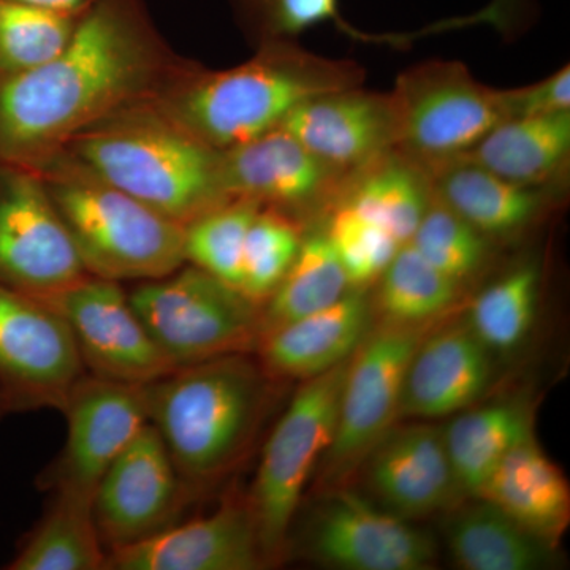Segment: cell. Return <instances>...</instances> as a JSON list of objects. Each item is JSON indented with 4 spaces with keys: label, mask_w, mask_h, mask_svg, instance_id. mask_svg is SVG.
Returning a JSON list of instances; mask_svg holds the SVG:
<instances>
[{
    "label": "cell",
    "mask_w": 570,
    "mask_h": 570,
    "mask_svg": "<svg viewBox=\"0 0 570 570\" xmlns=\"http://www.w3.org/2000/svg\"><path fill=\"white\" fill-rule=\"evenodd\" d=\"M265 564L249 502L227 501L209 515L110 551L107 570H255Z\"/></svg>",
    "instance_id": "obj_16"
},
{
    "label": "cell",
    "mask_w": 570,
    "mask_h": 570,
    "mask_svg": "<svg viewBox=\"0 0 570 570\" xmlns=\"http://www.w3.org/2000/svg\"><path fill=\"white\" fill-rule=\"evenodd\" d=\"M86 275L43 179L0 160V285L41 296Z\"/></svg>",
    "instance_id": "obj_13"
},
{
    "label": "cell",
    "mask_w": 570,
    "mask_h": 570,
    "mask_svg": "<svg viewBox=\"0 0 570 570\" xmlns=\"http://www.w3.org/2000/svg\"><path fill=\"white\" fill-rule=\"evenodd\" d=\"M373 306L362 287L336 303L264 333L255 354L272 379H307L347 362L371 332Z\"/></svg>",
    "instance_id": "obj_21"
},
{
    "label": "cell",
    "mask_w": 570,
    "mask_h": 570,
    "mask_svg": "<svg viewBox=\"0 0 570 570\" xmlns=\"http://www.w3.org/2000/svg\"><path fill=\"white\" fill-rule=\"evenodd\" d=\"M303 235L295 216L262 205L247 230L239 291L264 306L294 264Z\"/></svg>",
    "instance_id": "obj_34"
},
{
    "label": "cell",
    "mask_w": 570,
    "mask_h": 570,
    "mask_svg": "<svg viewBox=\"0 0 570 570\" xmlns=\"http://www.w3.org/2000/svg\"><path fill=\"white\" fill-rule=\"evenodd\" d=\"M261 206L247 198H230L184 225L186 264L239 291L246 235Z\"/></svg>",
    "instance_id": "obj_32"
},
{
    "label": "cell",
    "mask_w": 570,
    "mask_h": 570,
    "mask_svg": "<svg viewBox=\"0 0 570 570\" xmlns=\"http://www.w3.org/2000/svg\"><path fill=\"white\" fill-rule=\"evenodd\" d=\"M343 204L389 232L401 245L411 242L434 198L426 165L393 149L354 171Z\"/></svg>",
    "instance_id": "obj_26"
},
{
    "label": "cell",
    "mask_w": 570,
    "mask_h": 570,
    "mask_svg": "<svg viewBox=\"0 0 570 570\" xmlns=\"http://www.w3.org/2000/svg\"><path fill=\"white\" fill-rule=\"evenodd\" d=\"M306 543L317 561L336 569L426 570L436 561L430 535L352 491H337L325 502Z\"/></svg>",
    "instance_id": "obj_15"
},
{
    "label": "cell",
    "mask_w": 570,
    "mask_h": 570,
    "mask_svg": "<svg viewBox=\"0 0 570 570\" xmlns=\"http://www.w3.org/2000/svg\"><path fill=\"white\" fill-rule=\"evenodd\" d=\"M135 313L175 367L250 354L262 335V306L197 266L129 292Z\"/></svg>",
    "instance_id": "obj_6"
},
{
    "label": "cell",
    "mask_w": 570,
    "mask_h": 570,
    "mask_svg": "<svg viewBox=\"0 0 570 570\" xmlns=\"http://www.w3.org/2000/svg\"><path fill=\"white\" fill-rule=\"evenodd\" d=\"M505 112L508 118L519 116L550 115L570 110V67L568 63L550 77L534 85L504 91Z\"/></svg>",
    "instance_id": "obj_38"
},
{
    "label": "cell",
    "mask_w": 570,
    "mask_h": 570,
    "mask_svg": "<svg viewBox=\"0 0 570 570\" xmlns=\"http://www.w3.org/2000/svg\"><path fill=\"white\" fill-rule=\"evenodd\" d=\"M86 273L102 279H159L186 264L184 225L63 156L37 170Z\"/></svg>",
    "instance_id": "obj_5"
},
{
    "label": "cell",
    "mask_w": 570,
    "mask_h": 570,
    "mask_svg": "<svg viewBox=\"0 0 570 570\" xmlns=\"http://www.w3.org/2000/svg\"><path fill=\"white\" fill-rule=\"evenodd\" d=\"M390 94L397 149L425 165L464 156L508 119L502 89L480 82L463 62L417 63L397 77Z\"/></svg>",
    "instance_id": "obj_8"
},
{
    "label": "cell",
    "mask_w": 570,
    "mask_h": 570,
    "mask_svg": "<svg viewBox=\"0 0 570 570\" xmlns=\"http://www.w3.org/2000/svg\"><path fill=\"white\" fill-rule=\"evenodd\" d=\"M539 294V266H515L480 292L469 309L468 325L490 351H513L530 335Z\"/></svg>",
    "instance_id": "obj_31"
},
{
    "label": "cell",
    "mask_w": 570,
    "mask_h": 570,
    "mask_svg": "<svg viewBox=\"0 0 570 570\" xmlns=\"http://www.w3.org/2000/svg\"><path fill=\"white\" fill-rule=\"evenodd\" d=\"M219 153L220 183L228 198H247L291 216L316 205L346 175L283 127Z\"/></svg>",
    "instance_id": "obj_18"
},
{
    "label": "cell",
    "mask_w": 570,
    "mask_h": 570,
    "mask_svg": "<svg viewBox=\"0 0 570 570\" xmlns=\"http://www.w3.org/2000/svg\"><path fill=\"white\" fill-rule=\"evenodd\" d=\"M490 352L468 324L425 335L407 366L400 414L434 420L474 406L493 379Z\"/></svg>",
    "instance_id": "obj_20"
},
{
    "label": "cell",
    "mask_w": 570,
    "mask_h": 570,
    "mask_svg": "<svg viewBox=\"0 0 570 570\" xmlns=\"http://www.w3.org/2000/svg\"><path fill=\"white\" fill-rule=\"evenodd\" d=\"M365 461L371 494L381 508L403 519L449 509L461 498L444 434L436 426L390 430Z\"/></svg>",
    "instance_id": "obj_19"
},
{
    "label": "cell",
    "mask_w": 570,
    "mask_h": 570,
    "mask_svg": "<svg viewBox=\"0 0 570 570\" xmlns=\"http://www.w3.org/2000/svg\"><path fill=\"white\" fill-rule=\"evenodd\" d=\"M181 61L141 0H96L48 61L0 71V160L39 170L81 130L151 99Z\"/></svg>",
    "instance_id": "obj_1"
},
{
    "label": "cell",
    "mask_w": 570,
    "mask_h": 570,
    "mask_svg": "<svg viewBox=\"0 0 570 570\" xmlns=\"http://www.w3.org/2000/svg\"><path fill=\"white\" fill-rule=\"evenodd\" d=\"M439 165L444 170L433 178L438 200L482 235L515 234L543 208L539 187L509 181L463 157Z\"/></svg>",
    "instance_id": "obj_24"
},
{
    "label": "cell",
    "mask_w": 570,
    "mask_h": 570,
    "mask_svg": "<svg viewBox=\"0 0 570 570\" xmlns=\"http://www.w3.org/2000/svg\"><path fill=\"white\" fill-rule=\"evenodd\" d=\"M347 362L303 381L266 441L247 499L266 564L283 557L307 480L335 436Z\"/></svg>",
    "instance_id": "obj_7"
},
{
    "label": "cell",
    "mask_w": 570,
    "mask_h": 570,
    "mask_svg": "<svg viewBox=\"0 0 570 570\" xmlns=\"http://www.w3.org/2000/svg\"><path fill=\"white\" fill-rule=\"evenodd\" d=\"M352 287L379 279L401 243L341 202L325 228Z\"/></svg>",
    "instance_id": "obj_37"
},
{
    "label": "cell",
    "mask_w": 570,
    "mask_h": 570,
    "mask_svg": "<svg viewBox=\"0 0 570 570\" xmlns=\"http://www.w3.org/2000/svg\"><path fill=\"white\" fill-rule=\"evenodd\" d=\"M460 284L434 268L411 243L379 276L376 305L387 324L423 325L459 298Z\"/></svg>",
    "instance_id": "obj_30"
},
{
    "label": "cell",
    "mask_w": 570,
    "mask_h": 570,
    "mask_svg": "<svg viewBox=\"0 0 570 570\" xmlns=\"http://www.w3.org/2000/svg\"><path fill=\"white\" fill-rule=\"evenodd\" d=\"M85 374L61 314L39 296L0 285V395L11 414L61 412Z\"/></svg>",
    "instance_id": "obj_10"
},
{
    "label": "cell",
    "mask_w": 570,
    "mask_h": 570,
    "mask_svg": "<svg viewBox=\"0 0 570 570\" xmlns=\"http://www.w3.org/2000/svg\"><path fill=\"white\" fill-rule=\"evenodd\" d=\"M409 243L434 268L459 284L478 273L487 258V236L438 200L436 195Z\"/></svg>",
    "instance_id": "obj_36"
},
{
    "label": "cell",
    "mask_w": 570,
    "mask_h": 570,
    "mask_svg": "<svg viewBox=\"0 0 570 570\" xmlns=\"http://www.w3.org/2000/svg\"><path fill=\"white\" fill-rule=\"evenodd\" d=\"M450 554L466 570H538L550 564L551 547L480 499L448 524Z\"/></svg>",
    "instance_id": "obj_28"
},
{
    "label": "cell",
    "mask_w": 570,
    "mask_h": 570,
    "mask_svg": "<svg viewBox=\"0 0 570 570\" xmlns=\"http://www.w3.org/2000/svg\"><path fill=\"white\" fill-rule=\"evenodd\" d=\"M39 298L69 325L91 376L148 385L176 370L135 313L121 283L86 275Z\"/></svg>",
    "instance_id": "obj_11"
},
{
    "label": "cell",
    "mask_w": 570,
    "mask_h": 570,
    "mask_svg": "<svg viewBox=\"0 0 570 570\" xmlns=\"http://www.w3.org/2000/svg\"><path fill=\"white\" fill-rule=\"evenodd\" d=\"M279 127L346 175L397 149L392 94L365 91L362 86L306 100Z\"/></svg>",
    "instance_id": "obj_17"
},
{
    "label": "cell",
    "mask_w": 570,
    "mask_h": 570,
    "mask_svg": "<svg viewBox=\"0 0 570 570\" xmlns=\"http://www.w3.org/2000/svg\"><path fill=\"white\" fill-rule=\"evenodd\" d=\"M39 523L21 540L9 570H107L92 499L51 493Z\"/></svg>",
    "instance_id": "obj_27"
},
{
    "label": "cell",
    "mask_w": 570,
    "mask_h": 570,
    "mask_svg": "<svg viewBox=\"0 0 570 570\" xmlns=\"http://www.w3.org/2000/svg\"><path fill=\"white\" fill-rule=\"evenodd\" d=\"M532 409L523 400L468 407L442 430L461 497L478 498L505 455L534 436Z\"/></svg>",
    "instance_id": "obj_25"
},
{
    "label": "cell",
    "mask_w": 570,
    "mask_h": 570,
    "mask_svg": "<svg viewBox=\"0 0 570 570\" xmlns=\"http://www.w3.org/2000/svg\"><path fill=\"white\" fill-rule=\"evenodd\" d=\"M14 2L36 7V9L40 10L55 11V13L80 17L96 0H14Z\"/></svg>",
    "instance_id": "obj_39"
},
{
    "label": "cell",
    "mask_w": 570,
    "mask_h": 570,
    "mask_svg": "<svg viewBox=\"0 0 570 570\" xmlns=\"http://www.w3.org/2000/svg\"><path fill=\"white\" fill-rule=\"evenodd\" d=\"M269 381L249 354L176 367L146 385L149 423L193 497L242 460L257 433Z\"/></svg>",
    "instance_id": "obj_4"
},
{
    "label": "cell",
    "mask_w": 570,
    "mask_h": 570,
    "mask_svg": "<svg viewBox=\"0 0 570 570\" xmlns=\"http://www.w3.org/2000/svg\"><path fill=\"white\" fill-rule=\"evenodd\" d=\"M236 11L243 28L255 43L268 40H295L309 29L333 24L341 32L358 41L371 43L401 45L412 36H373L358 31L344 20L340 0H235Z\"/></svg>",
    "instance_id": "obj_33"
},
{
    "label": "cell",
    "mask_w": 570,
    "mask_h": 570,
    "mask_svg": "<svg viewBox=\"0 0 570 570\" xmlns=\"http://www.w3.org/2000/svg\"><path fill=\"white\" fill-rule=\"evenodd\" d=\"M80 17L0 0V71L31 69L48 61L70 39Z\"/></svg>",
    "instance_id": "obj_35"
},
{
    "label": "cell",
    "mask_w": 570,
    "mask_h": 570,
    "mask_svg": "<svg viewBox=\"0 0 570 570\" xmlns=\"http://www.w3.org/2000/svg\"><path fill=\"white\" fill-rule=\"evenodd\" d=\"M426 335L423 325H382L348 358L335 436L322 456V480L337 483L365 461L400 415L404 377Z\"/></svg>",
    "instance_id": "obj_9"
},
{
    "label": "cell",
    "mask_w": 570,
    "mask_h": 570,
    "mask_svg": "<svg viewBox=\"0 0 570 570\" xmlns=\"http://www.w3.org/2000/svg\"><path fill=\"white\" fill-rule=\"evenodd\" d=\"M7 415H11L9 403H7L6 397L0 395V420L6 419Z\"/></svg>",
    "instance_id": "obj_40"
},
{
    "label": "cell",
    "mask_w": 570,
    "mask_h": 570,
    "mask_svg": "<svg viewBox=\"0 0 570 570\" xmlns=\"http://www.w3.org/2000/svg\"><path fill=\"white\" fill-rule=\"evenodd\" d=\"M479 499L554 549L570 523V489L534 436L520 442L491 472Z\"/></svg>",
    "instance_id": "obj_22"
},
{
    "label": "cell",
    "mask_w": 570,
    "mask_h": 570,
    "mask_svg": "<svg viewBox=\"0 0 570 570\" xmlns=\"http://www.w3.org/2000/svg\"><path fill=\"white\" fill-rule=\"evenodd\" d=\"M351 288L326 232L303 235L294 264L262 306V335L325 309Z\"/></svg>",
    "instance_id": "obj_29"
},
{
    "label": "cell",
    "mask_w": 570,
    "mask_h": 570,
    "mask_svg": "<svg viewBox=\"0 0 570 570\" xmlns=\"http://www.w3.org/2000/svg\"><path fill=\"white\" fill-rule=\"evenodd\" d=\"M61 412L67 422L66 444L39 475V489L94 501L107 469L149 423L146 385L86 373Z\"/></svg>",
    "instance_id": "obj_12"
},
{
    "label": "cell",
    "mask_w": 570,
    "mask_h": 570,
    "mask_svg": "<svg viewBox=\"0 0 570 570\" xmlns=\"http://www.w3.org/2000/svg\"><path fill=\"white\" fill-rule=\"evenodd\" d=\"M58 156L181 225L230 200L220 183V153L149 100L81 130Z\"/></svg>",
    "instance_id": "obj_3"
},
{
    "label": "cell",
    "mask_w": 570,
    "mask_h": 570,
    "mask_svg": "<svg viewBox=\"0 0 570 570\" xmlns=\"http://www.w3.org/2000/svg\"><path fill=\"white\" fill-rule=\"evenodd\" d=\"M569 156L570 110L504 119L461 157L509 181L539 187L560 174Z\"/></svg>",
    "instance_id": "obj_23"
},
{
    "label": "cell",
    "mask_w": 570,
    "mask_h": 570,
    "mask_svg": "<svg viewBox=\"0 0 570 570\" xmlns=\"http://www.w3.org/2000/svg\"><path fill=\"white\" fill-rule=\"evenodd\" d=\"M362 82L358 63L324 58L295 40H268L230 69L183 58L149 102L198 141L227 151L276 129L306 100Z\"/></svg>",
    "instance_id": "obj_2"
},
{
    "label": "cell",
    "mask_w": 570,
    "mask_h": 570,
    "mask_svg": "<svg viewBox=\"0 0 570 570\" xmlns=\"http://www.w3.org/2000/svg\"><path fill=\"white\" fill-rule=\"evenodd\" d=\"M193 498L163 438L148 423L112 461L94 493V520L105 549L110 553L167 530Z\"/></svg>",
    "instance_id": "obj_14"
}]
</instances>
